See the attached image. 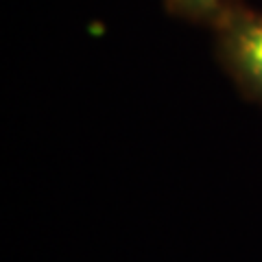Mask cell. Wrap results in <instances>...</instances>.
I'll list each match as a JSON object with an SVG mask.
<instances>
[{
    "label": "cell",
    "instance_id": "cell-1",
    "mask_svg": "<svg viewBox=\"0 0 262 262\" xmlns=\"http://www.w3.org/2000/svg\"><path fill=\"white\" fill-rule=\"evenodd\" d=\"M212 29L221 66L249 101L262 103V11L227 3Z\"/></svg>",
    "mask_w": 262,
    "mask_h": 262
},
{
    "label": "cell",
    "instance_id": "cell-2",
    "mask_svg": "<svg viewBox=\"0 0 262 262\" xmlns=\"http://www.w3.org/2000/svg\"><path fill=\"white\" fill-rule=\"evenodd\" d=\"M225 5L227 0H164V7L170 15L188 22L210 24V27Z\"/></svg>",
    "mask_w": 262,
    "mask_h": 262
}]
</instances>
